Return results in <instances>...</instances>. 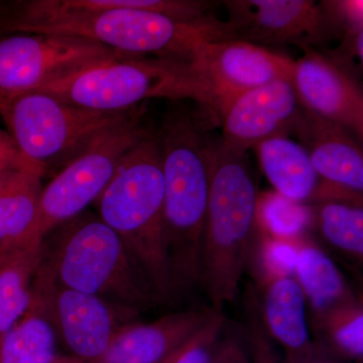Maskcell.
Returning a JSON list of instances; mask_svg holds the SVG:
<instances>
[{
	"instance_id": "7a4b0ae2",
	"label": "cell",
	"mask_w": 363,
	"mask_h": 363,
	"mask_svg": "<svg viewBox=\"0 0 363 363\" xmlns=\"http://www.w3.org/2000/svg\"><path fill=\"white\" fill-rule=\"evenodd\" d=\"M173 101L156 135L164 184V233L173 296L199 285L213 136L207 106Z\"/></svg>"
},
{
	"instance_id": "277c9868",
	"label": "cell",
	"mask_w": 363,
	"mask_h": 363,
	"mask_svg": "<svg viewBox=\"0 0 363 363\" xmlns=\"http://www.w3.org/2000/svg\"><path fill=\"white\" fill-rule=\"evenodd\" d=\"M164 200L161 152L152 131L123 157L93 204L98 216L123 241L157 301L173 298Z\"/></svg>"
},
{
	"instance_id": "8fae6325",
	"label": "cell",
	"mask_w": 363,
	"mask_h": 363,
	"mask_svg": "<svg viewBox=\"0 0 363 363\" xmlns=\"http://www.w3.org/2000/svg\"><path fill=\"white\" fill-rule=\"evenodd\" d=\"M116 54L80 38L18 33L0 40V97L40 86L99 59Z\"/></svg>"
},
{
	"instance_id": "d4e9b609",
	"label": "cell",
	"mask_w": 363,
	"mask_h": 363,
	"mask_svg": "<svg viewBox=\"0 0 363 363\" xmlns=\"http://www.w3.org/2000/svg\"><path fill=\"white\" fill-rule=\"evenodd\" d=\"M259 221L269 235L286 240L304 230L309 221V213L301 203L271 192L259 198Z\"/></svg>"
},
{
	"instance_id": "52a82bcc",
	"label": "cell",
	"mask_w": 363,
	"mask_h": 363,
	"mask_svg": "<svg viewBox=\"0 0 363 363\" xmlns=\"http://www.w3.org/2000/svg\"><path fill=\"white\" fill-rule=\"evenodd\" d=\"M131 111H89L40 91L0 97V116L9 136L21 156L44 176L57 164L65 166L99 131Z\"/></svg>"
},
{
	"instance_id": "5b68a950",
	"label": "cell",
	"mask_w": 363,
	"mask_h": 363,
	"mask_svg": "<svg viewBox=\"0 0 363 363\" xmlns=\"http://www.w3.org/2000/svg\"><path fill=\"white\" fill-rule=\"evenodd\" d=\"M42 245L40 264L61 286L135 313L157 301L123 241L96 213L86 210Z\"/></svg>"
},
{
	"instance_id": "cb8c5ba5",
	"label": "cell",
	"mask_w": 363,
	"mask_h": 363,
	"mask_svg": "<svg viewBox=\"0 0 363 363\" xmlns=\"http://www.w3.org/2000/svg\"><path fill=\"white\" fill-rule=\"evenodd\" d=\"M320 233L327 242L357 259L363 257L362 204L326 201L318 212Z\"/></svg>"
},
{
	"instance_id": "9c48e42d",
	"label": "cell",
	"mask_w": 363,
	"mask_h": 363,
	"mask_svg": "<svg viewBox=\"0 0 363 363\" xmlns=\"http://www.w3.org/2000/svg\"><path fill=\"white\" fill-rule=\"evenodd\" d=\"M205 105L220 121L236 98L274 81H292L294 60L240 40L202 45L187 66Z\"/></svg>"
},
{
	"instance_id": "f546056e",
	"label": "cell",
	"mask_w": 363,
	"mask_h": 363,
	"mask_svg": "<svg viewBox=\"0 0 363 363\" xmlns=\"http://www.w3.org/2000/svg\"><path fill=\"white\" fill-rule=\"evenodd\" d=\"M303 363H343V359L334 354L323 343H314V350Z\"/></svg>"
},
{
	"instance_id": "ba28073f",
	"label": "cell",
	"mask_w": 363,
	"mask_h": 363,
	"mask_svg": "<svg viewBox=\"0 0 363 363\" xmlns=\"http://www.w3.org/2000/svg\"><path fill=\"white\" fill-rule=\"evenodd\" d=\"M143 107L97 133L43 187L37 238L43 241L57 227L94 204L116 174L123 157L152 131Z\"/></svg>"
},
{
	"instance_id": "d6986e66",
	"label": "cell",
	"mask_w": 363,
	"mask_h": 363,
	"mask_svg": "<svg viewBox=\"0 0 363 363\" xmlns=\"http://www.w3.org/2000/svg\"><path fill=\"white\" fill-rule=\"evenodd\" d=\"M255 147L260 168L278 194L301 204L316 196L320 177L300 143L276 136Z\"/></svg>"
},
{
	"instance_id": "1f68e13d",
	"label": "cell",
	"mask_w": 363,
	"mask_h": 363,
	"mask_svg": "<svg viewBox=\"0 0 363 363\" xmlns=\"http://www.w3.org/2000/svg\"><path fill=\"white\" fill-rule=\"evenodd\" d=\"M2 9H4V6H2V4H0V16H1Z\"/></svg>"
},
{
	"instance_id": "5bb4252c",
	"label": "cell",
	"mask_w": 363,
	"mask_h": 363,
	"mask_svg": "<svg viewBox=\"0 0 363 363\" xmlns=\"http://www.w3.org/2000/svg\"><path fill=\"white\" fill-rule=\"evenodd\" d=\"M301 108L291 80L281 79L248 91L221 116V140L230 149L247 152L269 138L288 136Z\"/></svg>"
},
{
	"instance_id": "4fadbf2b",
	"label": "cell",
	"mask_w": 363,
	"mask_h": 363,
	"mask_svg": "<svg viewBox=\"0 0 363 363\" xmlns=\"http://www.w3.org/2000/svg\"><path fill=\"white\" fill-rule=\"evenodd\" d=\"M294 61L292 84L306 111L345 128L362 142L363 93L357 76L323 52L304 50Z\"/></svg>"
},
{
	"instance_id": "484cf974",
	"label": "cell",
	"mask_w": 363,
	"mask_h": 363,
	"mask_svg": "<svg viewBox=\"0 0 363 363\" xmlns=\"http://www.w3.org/2000/svg\"><path fill=\"white\" fill-rule=\"evenodd\" d=\"M225 327V317L221 311H217L206 324L160 363H207Z\"/></svg>"
},
{
	"instance_id": "4dcf8cb0",
	"label": "cell",
	"mask_w": 363,
	"mask_h": 363,
	"mask_svg": "<svg viewBox=\"0 0 363 363\" xmlns=\"http://www.w3.org/2000/svg\"><path fill=\"white\" fill-rule=\"evenodd\" d=\"M59 363H81L77 362V360L73 359V358L66 357L63 358Z\"/></svg>"
},
{
	"instance_id": "2e32d148",
	"label": "cell",
	"mask_w": 363,
	"mask_h": 363,
	"mask_svg": "<svg viewBox=\"0 0 363 363\" xmlns=\"http://www.w3.org/2000/svg\"><path fill=\"white\" fill-rule=\"evenodd\" d=\"M219 310L174 313L150 323L128 322L91 363H160L207 323Z\"/></svg>"
},
{
	"instance_id": "9a60e30c",
	"label": "cell",
	"mask_w": 363,
	"mask_h": 363,
	"mask_svg": "<svg viewBox=\"0 0 363 363\" xmlns=\"http://www.w3.org/2000/svg\"><path fill=\"white\" fill-rule=\"evenodd\" d=\"M292 133L309 155L320 178L334 187L362 196V149L352 133L303 107Z\"/></svg>"
},
{
	"instance_id": "44dd1931",
	"label": "cell",
	"mask_w": 363,
	"mask_h": 363,
	"mask_svg": "<svg viewBox=\"0 0 363 363\" xmlns=\"http://www.w3.org/2000/svg\"><path fill=\"white\" fill-rule=\"evenodd\" d=\"M56 333L44 308L32 295L25 315L0 339V363H59Z\"/></svg>"
},
{
	"instance_id": "ac0fdd59",
	"label": "cell",
	"mask_w": 363,
	"mask_h": 363,
	"mask_svg": "<svg viewBox=\"0 0 363 363\" xmlns=\"http://www.w3.org/2000/svg\"><path fill=\"white\" fill-rule=\"evenodd\" d=\"M42 179L23 169L0 171V253L42 242L37 238Z\"/></svg>"
},
{
	"instance_id": "7c38bea8",
	"label": "cell",
	"mask_w": 363,
	"mask_h": 363,
	"mask_svg": "<svg viewBox=\"0 0 363 363\" xmlns=\"http://www.w3.org/2000/svg\"><path fill=\"white\" fill-rule=\"evenodd\" d=\"M234 40L260 45H297L316 50L341 33L322 6L312 0H227Z\"/></svg>"
},
{
	"instance_id": "e0dca14e",
	"label": "cell",
	"mask_w": 363,
	"mask_h": 363,
	"mask_svg": "<svg viewBox=\"0 0 363 363\" xmlns=\"http://www.w3.org/2000/svg\"><path fill=\"white\" fill-rule=\"evenodd\" d=\"M306 297L293 276L267 281L262 304V325L267 335L283 348L286 359L303 363L314 350L306 313Z\"/></svg>"
},
{
	"instance_id": "6da1fadb",
	"label": "cell",
	"mask_w": 363,
	"mask_h": 363,
	"mask_svg": "<svg viewBox=\"0 0 363 363\" xmlns=\"http://www.w3.org/2000/svg\"><path fill=\"white\" fill-rule=\"evenodd\" d=\"M150 9V0H30L4 7L0 30L80 38L125 56L184 66L202 45L233 40L227 21L188 23Z\"/></svg>"
},
{
	"instance_id": "603a6c76",
	"label": "cell",
	"mask_w": 363,
	"mask_h": 363,
	"mask_svg": "<svg viewBox=\"0 0 363 363\" xmlns=\"http://www.w3.org/2000/svg\"><path fill=\"white\" fill-rule=\"evenodd\" d=\"M324 332L323 343L343 360L362 362L363 358V309L352 300L316 319Z\"/></svg>"
},
{
	"instance_id": "83f0119b",
	"label": "cell",
	"mask_w": 363,
	"mask_h": 363,
	"mask_svg": "<svg viewBox=\"0 0 363 363\" xmlns=\"http://www.w3.org/2000/svg\"><path fill=\"white\" fill-rule=\"evenodd\" d=\"M225 330V329H224ZM207 363H252L240 332L227 331L215 344Z\"/></svg>"
},
{
	"instance_id": "30bf717a",
	"label": "cell",
	"mask_w": 363,
	"mask_h": 363,
	"mask_svg": "<svg viewBox=\"0 0 363 363\" xmlns=\"http://www.w3.org/2000/svg\"><path fill=\"white\" fill-rule=\"evenodd\" d=\"M32 295L44 308L67 357L81 363L101 357L117 330L138 314L60 285L42 264L33 279Z\"/></svg>"
},
{
	"instance_id": "ffe728a7",
	"label": "cell",
	"mask_w": 363,
	"mask_h": 363,
	"mask_svg": "<svg viewBox=\"0 0 363 363\" xmlns=\"http://www.w3.org/2000/svg\"><path fill=\"white\" fill-rule=\"evenodd\" d=\"M294 272L316 319L355 300L337 266L319 248H298Z\"/></svg>"
},
{
	"instance_id": "7402d4cb",
	"label": "cell",
	"mask_w": 363,
	"mask_h": 363,
	"mask_svg": "<svg viewBox=\"0 0 363 363\" xmlns=\"http://www.w3.org/2000/svg\"><path fill=\"white\" fill-rule=\"evenodd\" d=\"M42 242L0 253V339L28 309L42 262Z\"/></svg>"
},
{
	"instance_id": "8992f818",
	"label": "cell",
	"mask_w": 363,
	"mask_h": 363,
	"mask_svg": "<svg viewBox=\"0 0 363 363\" xmlns=\"http://www.w3.org/2000/svg\"><path fill=\"white\" fill-rule=\"evenodd\" d=\"M33 91L89 111L109 113L131 111L152 98L199 102L187 66L119 52L81 67Z\"/></svg>"
},
{
	"instance_id": "f1b7e54d",
	"label": "cell",
	"mask_w": 363,
	"mask_h": 363,
	"mask_svg": "<svg viewBox=\"0 0 363 363\" xmlns=\"http://www.w3.org/2000/svg\"><path fill=\"white\" fill-rule=\"evenodd\" d=\"M4 169H23L44 177L40 169L21 156L11 136L0 131V171Z\"/></svg>"
},
{
	"instance_id": "4316f807",
	"label": "cell",
	"mask_w": 363,
	"mask_h": 363,
	"mask_svg": "<svg viewBox=\"0 0 363 363\" xmlns=\"http://www.w3.org/2000/svg\"><path fill=\"white\" fill-rule=\"evenodd\" d=\"M250 312L247 324L242 327L240 333L252 362L293 363L286 359L285 355L279 354L262 325L257 306L255 305Z\"/></svg>"
},
{
	"instance_id": "3957f363",
	"label": "cell",
	"mask_w": 363,
	"mask_h": 363,
	"mask_svg": "<svg viewBox=\"0 0 363 363\" xmlns=\"http://www.w3.org/2000/svg\"><path fill=\"white\" fill-rule=\"evenodd\" d=\"M247 157L213 138L199 285L219 311L236 297L259 226L257 182Z\"/></svg>"
}]
</instances>
